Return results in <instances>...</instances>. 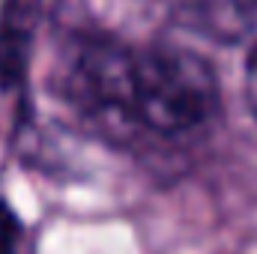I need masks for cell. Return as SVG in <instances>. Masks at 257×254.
I'll return each mask as SVG.
<instances>
[{
  "mask_svg": "<svg viewBox=\"0 0 257 254\" xmlns=\"http://www.w3.org/2000/svg\"><path fill=\"white\" fill-rule=\"evenodd\" d=\"M66 102L90 120L108 126L135 123V51L108 36H81L60 60Z\"/></svg>",
  "mask_w": 257,
  "mask_h": 254,
  "instance_id": "2",
  "label": "cell"
},
{
  "mask_svg": "<svg viewBox=\"0 0 257 254\" xmlns=\"http://www.w3.org/2000/svg\"><path fill=\"white\" fill-rule=\"evenodd\" d=\"M177 18L215 42H236L257 24V0H177Z\"/></svg>",
  "mask_w": 257,
  "mask_h": 254,
  "instance_id": "4",
  "label": "cell"
},
{
  "mask_svg": "<svg viewBox=\"0 0 257 254\" xmlns=\"http://www.w3.org/2000/svg\"><path fill=\"white\" fill-rule=\"evenodd\" d=\"M221 105L218 78L200 54L177 45L135 51V126L159 135L203 129Z\"/></svg>",
  "mask_w": 257,
  "mask_h": 254,
  "instance_id": "1",
  "label": "cell"
},
{
  "mask_svg": "<svg viewBox=\"0 0 257 254\" xmlns=\"http://www.w3.org/2000/svg\"><path fill=\"white\" fill-rule=\"evenodd\" d=\"M39 0H6L0 6V87H24L33 39L39 30Z\"/></svg>",
  "mask_w": 257,
  "mask_h": 254,
  "instance_id": "3",
  "label": "cell"
},
{
  "mask_svg": "<svg viewBox=\"0 0 257 254\" xmlns=\"http://www.w3.org/2000/svg\"><path fill=\"white\" fill-rule=\"evenodd\" d=\"M0 254H21V221L0 200Z\"/></svg>",
  "mask_w": 257,
  "mask_h": 254,
  "instance_id": "5",
  "label": "cell"
},
{
  "mask_svg": "<svg viewBox=\"0 0 257 254\" xmlns=\"http://www.w3.org/2000/svg\"><path fill=\"white\" fill-rule=\"evenodd\" d=\"M245 99H248V108L257 120V45L248 54V63H245Z\"/></svg>",
  "mask_w": 257,
  "mask_h": 254,
  "instance_id": "6",
  "label": "cell"
}]
</instances>
